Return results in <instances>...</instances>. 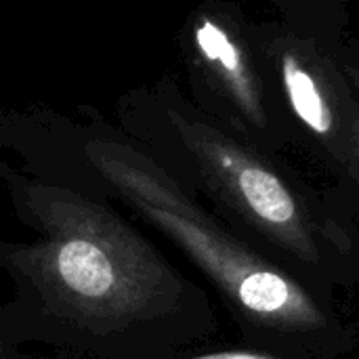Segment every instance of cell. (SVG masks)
I'll list each match as a JSON object with an SVG mask.
<instances>
[{
    "label": "cell",
    "instance_id": "obj_1",
    "mask_svg": "<svg viewBox=\"0 0 359 359\" xmlns=\"http://www.w3.org/2000/svg\"><path fill=\"white\" fill-rule=\"evenodd\" d=\"M80 111V120L50 109L8 111L2 137L32 164V175L116 198L166 236L273 353L337 359L353 347L349 330L313 288L204 208L118 126L90 107Z\"/></svg>",
    "mask_w": 359,
    "mask_h": 359
},
{
    "label": "cell",
    "instance_id": "obj_2",
    "mask_svg": "<svg viewBox=\"0 0 359 359\" xmlns=\"http://www.w3.org/2000/svg\"><path fill=\"white\" fill-rule=\"evenodd\" d=\"M15 212L34 231L2 244L17 305L55 345L88 358L130 359V349L185 341L208 305L130 223L86 189L2 166ZM170 345V343H168Z\"/></svg>",
    "mask_w": 359,
    "mask_h": 359
},
{
    "label": "cell",
    "instance_id": "obj_3",
    "mask_svg": "<svg viewBox=\"0 0 359 359\" xmlns=\"http://www.w3.org/2000/svg\"><path fill=\"white\" fill-rule=\"evenodd\" d=\"M116 126L154 156L196 198L204 196L225 223L320 294L343 284L353 244L343 225L318 208L278 156L233 135L179 86L172 74L118 97Z\"/></svg>",
    "mask_w": 359,
    "mask_h": 359
},
{
    "label": "cell",
    "instance_id": "obj_4",
    "mask_svg": "<svg viewBox=\"0 0 359 359\" xmlns=\"http://www.w3.org/2000/svg\"><path fill=\"white\" fill-rule=\"evenodd\" d=\"M177 44L196 107L271 156L294 143L257 19L240 2H198L179 27Z\"/></svg>",
    "mask_w": 359,
    "mask_h": 359
},
{
    "label": "cell",
    "instance_id": "obj_5",
    "mask_svg": "<svg viewBox=\"0 0 359 359\" xmlns=\"http://www.w3.org/2000/svg\"><path fill=\"white\" fill-rule=\"evenodd\" d=\"M294 143L353 191L359 179V86L343 46L330 48L284 21H257Z\"/></svg>",
    "mask_w": 359,
    "mask_h": 359
},
{
    "label": "cell",
    "instance_id": "obj_6",
    "mask_svg": "<svg viewBox=\"0 0 359 359\" xmlns=\"http://www.w3.org/2000/svg\"><path fill=\"white\" fill-rule=\"evenodd\" d=\"M278 19L297 32L318 38L330 48H341L349 36V2L347 0H269Z\"/></svg>",
    "mask_w": 359,
    "mask_h": 359
},
{
    "label": "cell",
    "instance_id": "obj_7",
    "mask_svg": "<svg viewBox=\"0 0 359 359\" xmlns=\"http://www.w3.org/2000/svg\"><path fill=\"white\" fill-rule=\"evenodd\" d=\"M185 359H294L286 358V355H278L271 351H215V353H202V355H194V358Z\"/></svg>",
    "mask_w": 359,
    "mask_h": 359
},
{
    "label": "cell",
    "instance_id": "obj_8",
    "mask_svg": "<svg viewBox=\"0 0 359 359\" xmlns=\"http://www.w3.org/2000/svg\"><path fill=\"white\" fill-rule=\"evenodd\" d=\"M343 57H345V63H347V67L351 69V74H353V78H355V82H358L359 86V34L358 36H351L347 42H345V46H343ZM359 191V179H358V189Z\"/></svg>",
    "mask_w": 359,
    "mask_h": 359
}]
</instances>
